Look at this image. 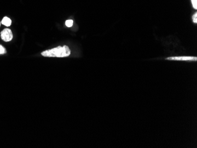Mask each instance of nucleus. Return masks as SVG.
I'll use <instances>...</instances> for the list:
<instances>
[{"mask_svg": "<svg viewBox=\"0 0 197 148\" xmlns=\"http://www.w3.org/2000/svg\"><path fill=\"white\" fill-rule=\"evenodd\" d=\"M71 51L69 47L67 45L63 47L58 46L52 49L43 51L41 54L44 57H65L70 56Z\"/></svg>", "mask_w": 197, "mask_h": 148, "instance_id": "1", "label": "nucleus"}, {"mask_svg": "<svg viewBox=\"0 0 197 148\" xmlns=\"http://www.w3.org/2000/svg\"><path fill=\"white\" fill-rule=\"evenodd\" d=\"M1 37L2 40L5 42L11 41L13 38L11 30L9 28H5L3 30L1 33Z\"/></svg>", "mask_w": 197, "mask_h": 148, "instance_id": "2", "label": "nucleus"}, {"mask_svg": "<svg viewBox=\"0 0 197 148\" xmlns=\"http://www.w3.org/2000/svg\"><path fill=\"white\" fill-rule=\"evenodd\" d=\"M192 5L194 9H197V0H191Z\"/></svg>", "mask_w": 197, "mask_h": 148, "instance_id": "6", "label": "nucleus"}, {"mask_svg": "<svg viewBox=\"0 0 197 148\" xmlns=\"http://www.w3.org/2000/svg\"><path fill=\"white\" fill-rule=\"evenodd\" d=\"M1 24L7 27H9L11 24V20L9 18V17H5L3 18V20L1 21Z\"/></svg>", "mask_w": 197, "mask_h": 148, "instance_id": "4", "label": "nucleus"}, {"mask_svg": "<svg viewBox=\"0 0 197 148\" xmlns=\"http://www.w3.org/2000/svg\"><path fill=\"white\" fill-rule=\"evenodd\" d=\"M1 22H0V26H1Z\"/></svg>", "mask_w": 197, "mask_h": 148, "instance_id": "9", "label": "nucleus"}, {"mask_svg": "<svg viewBox=\"0 0 197 148\" xmlns=\"http://www.w3.org/2000/svg\"><path fill=\"white\" fill-rule=\"evenodd\" d=\"M192 21L196 24L197 23V12H196L193 15H192Z\"/></svg>", "mask_w": 197, "mask_h": 148, "instance_id": "8", "label": "nucleus"}, {"mask_svg": "<svg viewBox=\"0 0 197 148\" xmlns=\"http://www.w3.org/2000/svg\"><path fill=\"white\" fill-rule=\"evenodd\" d=\"M166 60H176V61H196V57L192 56H177V57H169L166 58Z\"/></svg>", "mask_w": 197, "mask_h": 148, "instance_id": "3", "label": "nucleus"}, {"mask_svg": "<svg viewBox=\"0 0 197 148\" xmlns=\"http://www.w3.org/2000/svg\"><path fill=\"white\" fill-rule=\"evenodd\" d=\"M6 53L5 49L4 47L3 46L1 45H0V54H4Z\"/></svg>", "mask_w": 197, "mask_h": 148, "instance_id": "7", "label": "nucleus"}, {"mask_svg": "<svg viewBox=\"0 0 197 148\" xmlns=\"http://www.w3.org/2000/svg\"><path fill=\"white\" fill-rule=\"evenodd\" d=\"M73 24V21L72 20H67L66 21V26L67 27H72Z\"/></svg>", "mask_w": 197, "mask_h": 148, "instance_id": "5", "label": "nucleus"}]
</instances>
